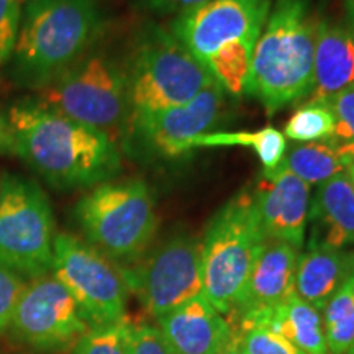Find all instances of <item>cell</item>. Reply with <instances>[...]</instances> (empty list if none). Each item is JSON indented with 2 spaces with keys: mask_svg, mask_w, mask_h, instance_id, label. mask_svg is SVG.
Listing matches in <instances>:
<instances>
[{
  "mask_svg": "<svg viewBox=\"0 0 354 354\" xmlns=\"http://www.w3.org/2000/svg\"><path fill=\"white\" fill-rule=\"evenodd\" d=\"M354 84V38L343 26L317 21L313 88L308 102H325Z\"/></svg>",
  "mask_w": 354,
  "mask_h": 354,
  "instance_id": "obj_19",
  "label": "cell"
},
{
  "mask_svg": "<svg viewBox=\"0 0 354 354\" xmlns=\"http://www.w3.org/2000/svg\"><path fill=\"white\" fill-rule=\"evenodd\" d=\"M233 330L240 335L245 354H305L284 336L274 333L264 326H243Z\"/></svg>",
  "mask_w": 354,
  "mask_h": 354,
  "instance_id": "obj_26",
  "label": "cell"
},
{
  "mask_svg": "<svg viewBox=\"0 0 354 354\" xmlns=\"http://www.w3.org/2000/svg\"><path fill=\"white\" fill-rule=\"evenodd\" d=\"M79 227L109 259H140L158 232L156 203L148 184L140 179L105 180L88 189L74 209Z\"/></svg>",
  "mask_w": 354,
  "mask_h": 354,
  "instance_id": "obj_6",
  "label": "cell"
},
{
  "mask_svg": "<svg viewBox=\"0 0 354 354\" xmlns=\"http://www.w3.org/2000/svg\"><path fill=\"white\" fill-rule=\"evenodd\" d=\"M10 328L37 351H61L91 330L76 300L55 274L32 279L21 292Z\"/></svg>",
  "mask_w": 354,
  "mask_h": 354,
  "instance_id": "obj_13",
  "label": "cell"
},
{
  "mask_svg": "<svg viewBox=\"0 0 354 354\" xmlns=\"http://www.w3.org/2000/svg\"><path fill=\"white\" fill-rule=\"evenodd\" d=\"M216 354H245L241 348V342H240V335L233 330V336L228 339V343L225 344L223 348L220 349Z\"/></svg>",
  "mask_w": 354,
  "mask_h": 354,
  "instance_id": "obj_34",
  "label": "cell"
},
{
  "mask_svg": "<svg viewBox=\"0 0 354 354\" xmlns=\"http://www.w3.org/2000/svg\"><path fill=\"white\" fill-rule=\"evenodd\" d=\"M353 272L354 253L325 246H307V251L299 256L295 294L322 312Z\"/></svg>",
  "mask_w": 354,
  "mask_h": 354,
  "instance_id": "obj_20",
  "label": "cell"
},
{
  "mask_svg": "<svg viewBox=\"0 0 354 354\" xmlns=\"http://www.w3.org/2000/svg\"><path fill=\"white\" fill-rule=\"evenodd\" d=\"M348 12L354 21V0H348Z\"/></svg>",
  "mask_w": 354,
  "mask_h": 354,
  "instance_id": "obj_35",
  "label": "cell"
},
{
  "mask_svg": "<svg viewBox=\"0 0 354 354\" xmlns=\"http://www.w3.org/2000/svg\"><path fill=\"white\" fill-rule=\"evenodd\" d=\"M37 99L82 125L109 135L115 143L130 115L127 73L112 57L88 51L66 73L39 88Z\"/></svg>",
  "mask_w": 354,
  "mask_h": 354,
  "instance_id": "obj_8",
  "label": "cell"
},
{
  "mask_svg": "<svg viewBox=\"0 0 354 354\" xmlns=\"http://www.w3.org/2000/svg\"><path fill=\"white\" fill-rule=\"evenodd\" d=\"M287 169L305 184L320 185L331 177L344 172L343 156L336 141H317V143H299L286 154Z\"/></svg>",
  "mask_w": 354,
  "mask_h": 354,
  "instance_id": "obj_22",
  "label": "cell"
},
{
  "mask_svg": "<svg viewBox=\"0 0 354 354\" xmlns=\"http://www.w3.org/2000/svg\"><path fill=\"white\" fill-rule=\"evenodd\" d=\"M172 354H216L233 336V326L201 294L158 320Z\"/></svg>",
  "mask_w": 354,
  "mask_h": 354,
  "instance_id": "obj_15",
  "label": "cell"
},
{
  "mask_svg": "<svg viewBox=\"0 0 354 354\" xmlns=\"http://www.w3.org/2000/svg\"><path fill=\"white\" fill-rule=\"evenodd\" d=\"M127 320L109 326H94L74 344L73 354H130L127 344Z\"/></svg>",
  "mask_w": 354,
  "mask_h": 354,
  "instance_id": "obj_25",
  "label": "cell"
},
{
  "mask_svg": "<svg viewBox=\"0 0 354 354\" xmlns=\"http://www.w3.org/2000/svg\"><path fill=\"white\" fill-rule=\"evenodd\" d=\"M6 115L12 154L50 187L91 189L120 171V149L109 135L66 117L37 97L15 102Z\"/></svg>",
  "mask_w": 354,
  "mask_h": 354,
  "instance_id": "obj_1",
  "label": "cell"
},
{
  "mask_svg": "<svg viewBox=\"0 0 354 354\" xmlns=\"http://www.w3.org/2000/svg\"><path fill=\"white\" fill-rule=\"evenodd\" d=\"M13 151L12 143V131L8 125L7 115L0 113V154H8Z\"/></svg>",
  "mask_w": 354,
  "mask_h": 354,
  "instance_id": "obj_32",
  "label": "cell"
},
{
  "mask_svg": "<svg viewBox=\"0 0 354 354\" xmlns=\"http://www.w3.org/2000/svg\"><path fill=\"white\" fill-rule=\"evenodd\" d=\"M102 28L94 0H26L12 76L28 88L46 87L91 51Z\"/></svg>",
  "mask_w": 354,
  "mask_h": 354,
  "instance_id": "obj_4",
  "label": "cell"
},
{
  "mask_svg": "<svg viewBox=\"0 0 354 354\" xmlns=\"http://www.w3.org/2000/svg\"><path fill=\"white\" fill-rule=\"evenodd\" d=\"M330 354H348L354 343V272L322 310Z\"/></svg>",
  "mask_w": 354,
  "mask_h": 354,
  "instance_id": "obj_23",
  "label": "cell"
},
{
  "mask_svg": "<svg viewBox=\"0 0 354 354\" xmlns=\"http://www.w3.org/2000/svg\"><path fill=\"white\" fill-rule=\"evenodd\" d=\"M21 0H0V66L12 59L21 25Z\"/></svg>",
  "mask_w": 354,
  "mask_h": 354,
  "instance_id": "obj_29",
  "label": "cell"
},
{
  "mask_svg": "<svg viewBox=\"0 0 354 354\" xmlns=\"http://www.w3.org/2000/svg\"><path fill=\"white\" fill-rule=\"evenodd\" d=\"M53 274L71 292L92 328L127 318L128 287L120 268L97 248L73 234H57Z\"/></svg>",
  "mask_w": 354,
  "mask_h": 354,
  "instance_id": "obj_11",
  "label": "cell"
},
{
  "mask_svg": "<svg viewBox=\"0 0 354 354\" xmlns=\"http://www.w3.org/2000/svg\"><path fill=\"white\" fill-rule=\"evenodd\" d=\"M125 73L130 115L187 104L215 81L169 30L156 25L143 33Z\"/></svg>",
  "mask_w": 354,
  "mask_h": 354,
  "instance_id": "obj_7",
  "label": "cell"
},
{
  "mask_svg": "<svg viewBox=\"0 0 354 354\" xmlns=\"http://www.w3.org/2000/svg\"><path fill=\"white\" fill-rule=\"evenodd\" d=\"M268 240L253 192L241 190L212 218L201 240L202 294L223 315H234Z\"/></svg>",
  "mask_w": 354,
  "mask_h": 354,
  "instance_id": "obj_5",
  "label": "cell"
},
{
  "mask_svg": "<svg viewBox=\"0 0 354 354\" xmlns=\"http://www.w3.org/2000/svg\"><path fill=\"white\" fill-rule=\"evenodd\" d=\"M326 104L335 117L333 141L339 145H354V84L336 92Z\"/></svg>",
  "mask_w": 354,
  "mask_h": 354,
  "instance_id": "obj_27",
  "label": "cell"
},
{
  "mask_svg": "<svg viewBox=\"0 0 354 354\" xmlns=\"http://www.w3.org/2000/svg\"><path fill=\"white\" fill-rule=\"evenodd\" d=\"M253 196L266 236L302 250L312 198L310 185L281 162L276 171L263 174Z\"/></svg>",
  "mask_w": 354,
  "mask_h": 354,
  "instance_id": "obj_14",
  "label": "cell"
},
{
  "mask_svg": "<svg viewBox=\"0 0 354 354\" xmlns=\"http://www.w3.org/2000/svg\"><path fill=\"white\" fill-rule=\"evenodd\" d=\"M233 328L264 326L284 336L305 354H330L320 310L292 294L286 302L268 310H258L233 318Z\"/></svg>",
  "mask_w": 354,
  "mask_h": 354,
  "instance_id": "obj_18",
  "label": "cell"
},
{
  "mask_svg": "<svg viewBox=\"0 0 354 354\" xmlns=\"http://www.w3.org/2000/svg\"><path fill=\"white\" fill-rule=\"evenodd\" d=\"M127 344L130 354H172L158 326L127 320Z\"/></svg>",
  "mask_w": 354,
  "mask_h": 354,
  "instance_id": "obj_28",
  "label": "cell"
},
{
  "mask_svg": "<svg viewBox=\"0 0 354 354\" xmlns=\"http://www.w3.org/2000/svg\"><path fill=\"white\" fill-rule=\"evenodd\" d=\"M308 223L307 246H354V187L346 172L318 185L310 198Z\"/></svg>",
  "mask_w": 354,
  "mask_h": 354,
  "instance_id": "obj_17",
  "label": "cell"
},
{
  "mask_svg": "<svg viewBox=\"0 0 354 354\" xmlns=\"http://www.w3.org/2000/svg\"><path fill=\"white\" fill-rule=\"evenodd\" d=\"M300 250L289 243L268 238L256 259L245 300L233 318L245 313L277 307L295 294V271Z\"/></svg>",
  "mask_w": 354,
  "mask_h": 354,
  "instance_id": "obj_16",
  "label": "cell"
},
{
  "mask_svg": "<svg viewBox=\"0 0 354 354\" xmlns=\"http://www.w3.org/2000/svg\"><path fill=\"white\" fill-rule=\"evenodd\" d=\"M348 354H354V343H353V346L349 348V351H348Z\"/></svg>",
  "mask_w": 354,
  "mask_h": 354,
  "instance_id": "obj_37",
  "label": "cell"
},
{
  "mask_svg": "<svg viewBox=\"0 0 354 354\" xmlns=\"http://www.w3.org/2000/svg\"><path fill=\"white\" fill-rule=\"evenodd\" d=\"M122 277L149 317L159 320L202 294V248L192 234H176L128 266Z\"/></svg>",
  "mask_w": 354,
  "mask_h": 354,
  "instance_id": "obj_10",
  "label": "cell"
},
{
  "mask_svg": "<svg viewBox=\"0 0 354 354\" xmlns=\"http://www.w3.org/2000/svg\"><path fill=\"white\" fill-rule=\"evenodd\" d=\"M25 287L20 274L0 263V333L10 328L13 313Z\"/></svg>",
  "mask_w": 354,
  "mask_h": 354,
  "instance_id": "obj_30",
  "label": "cell"
},
{
  "mask_svg": "<svg viewBox=\"0 0 354 354\" xmlns=\"http://www.w3.org/2000/svg\"><path fill=\"white\" fill-rule=\"evenodd\" d=\"M284 136L295 143L330 141L335 136V117L323 102H307L286 123Z\"/></svg>",
  "mask_w": 354,
  "mask_h": 354,
  "instance_id": "obj_24",
  "label": "cell"
},
{
  "mask_svg": "<svg viewBox=\"0 0 354 354\" xmlns=\"http://www.w3.org/2000/svg\"><path fill=\"white\" fill-rule=\"evenodd\" d=\"M21 2H26V0H21Z\"/></svg>",
  "mask_w": 354,
  "mask_h": 354,
  "instance_id": "obj_38",
  "label": "cell"
},
{
  "mask_svg": "<svg viewBox=\"0 0 354 354\" xmlns=\"http://www.w3.org/2000/svg\"><path fill=\"white\" fill-rule=\"evenodd\" d=\"M0 202H2V177H0Z\"/></svg>",
  "mask_w": 354,
  "mask_h": 354,
  "instance_id": "obj_36",
  "label": "cell"
},
{
  "mask_svg": "<svg viewBox=\"0 0 354 354\" xmlns=\"http://www.w3.org/2000/svg\"><path fill=\"white\" fill-rule=\"evenodd\" d=\"M225 91L215 81L187 104L128 117L127 143L148 158H176L192 151L194 140L210 133L223 112Z\"/></svg>",
  "mask_w": 354,
  "mask_h": 354,
  "instance_id": "obj_12",
  "label": "cell"
},
{
  "mask_svg": "<svg viewBox=\"0 0 354 354\" xmlns=\"http://www.w3.org/2000/svg\"><path fill=\"white\" fill-rule=\"evenodd\" d=\"M339 153H342L343 156L344 172L348 174L349 180H351L354 187V145H339Z\"/></svg>",
  "mask_w": 354,
  "mask_h": 354,
  "instance_id": "obj_33",
  "label": "cell"
},
{
  "mask_svg": "<svg viewBox=\"0 0 354 354\" xmlns=\"http://www.w3.org/2000/svg\"><path fill=\"white\" fill-rule=\"evenodd\" d=\"M209 0H138V7L154 15H179Z\"/></svg>",
  "mask_w": 354,
  "mask_h": 354,
  "instance_id": "obj_31",
  "label": "cell"
},
{
  "mask_svg": "<svg viewBox=\"0 0 354 354\" xmlns=\"http://www.w3.org/2000/svg\"><path fill=\"white\" fill-rule=\"evenodd\" d=\"M269 13L271 0H209L176 15L169 32L223 91L240 95Z\"/></svg>",
  "mask_w": 354,
  "mask_h": 354,
  "instance_id": "obj_3",
  "label": "cell"
},
{
  "mask_svg": "<svg viewBox=\"0 0 354 354\" xmlns=\"http://www.w3.org/2000/svg\"><path fill=\"white\" fill-rule=\"evenodd\" d=\"M55 218L51 203L35 180L2 176L0 263L20 276L39 277L53 271Z\"/></svg>",
  "mask_w": 354,
  "mask_h": 354,
  "instance_id": "obj_9",
  "label": "cell"
},
{
  "mask_svg": "<svg viewBox=\"0 0 354 354\" xmlns=\"http://www.w3.org/2000/svg\"><path fill=\"white\" fill-rule=\"evenodd\" d=\"M317 21L310 0H277L271 8L245 87L269 117L312 92Z\"/></svg>",
  "mask_w": 354,
  "mask_h": 354,
  "instance_id": "obj_2",
  "label": "cell"
},
{
  "mask_svg": "<svg viewBox=\"0 0 354 354\" xmlns=\"http://www.w3.org/2000/svg\"><path fill=\"white\" fill-rule=\"evenodd\" d=\"M209 146H243L254 149L264 172L276 171L286 158V136L277 128L266 127L258 131H216L205 133L194 140L192 149L209 148Z\"/></svg>",
  "mask_w": 354,
  "mask_h": 354,
  "instance_id": "obj_21",
  "label": "cell"
}]
</instances>
